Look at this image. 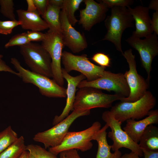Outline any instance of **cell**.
Returning a JSON list of instances; mask_svg holds the SVG:
<instances>
[{
  "instance_id": "cell-38",
  "label": "cell",
  "mask_w": 158,
  "mask_h": 158,
  "mask_svg": "<svg viewBox=\"0 0 158 158\" xmlns=\"http://www.w3.org/2000/svg\"><path fill=\"white\" fill-rule=\"evenodd\" d=\"M26 1L28 5V9L27 10V11L39 13L34 4L33 0H27Z\"/></svg>"
},
{
  "instance_id": "cell-3",
  "label": "cell",
  "mask_w": 158,
  "mask_h": 158,
  "mask_svg": "<svg viewBox=\"0 0 158 158\" xmlns=\"http://www.w3.org/2000/svg\"><path fill=\"white\" fill-rule=\"evenodd\" d=\"M156 100L147 90L140 99L133 102H120L111 107L110 111L122 123L130 119H139L147 116L155 105Z\"/></svg>"
},
{
  "instance_id": "cell-33",
  "label": "cell",
  "mask_w": 158,
  "mask_h": 158,
  "mask_svg": "<svg viewBox=\"0 0 158 158\" xmlns=\"http://www.w3.org/2000/svg\"><path fill=\"white\" fill-rule=\"evenodd\" d=\"M38 12L42 17L43 16L48 4V0H33Z\"/></svg>"
},
{
  "instance_id": "cell-4",
  "label": "cell",
  "mask_w": 158,
  "mask_h": 158,
  "mask_svg": "<svg viewBox=\"0 0 158 158\" xmlns=\"http://www.w3.org/2000/svg\"><path fill=\"white\" fill-rule=\"evenodd\" d=\"M124 97L116 94H106L94 87H81L76 92L73 109L85 111L96 108H109L112 107L114 102Z\"/></svg>"
},
{
  "instance_id": "cell-15",
  "label": "cell",
  "mask_w": 158,
  "mask_h": 158,
  "mask_svg": "<svg viewBox=\"0 0 158 158\" xmlns=\"http://www.w3.org/2000/svg\"><path fill=\"white\" fill-rule=\"evenodd\" d=\"M85 8L80 10L78 24L85 30L89 31L92 27L106 18L109 8L104 4L94 0H84Z\"/></svg>"
},
{
  "instance_id": "cell-43",
  "label": "cell",
  "mask_w": 158,
  "mask_h": 158,
  "mask_svg": "<svg viewBox=\"0 0 158 158\" xmlns=\"http://www.w3.org/2000/svg\"><path fill=\"white\" fill-rule=\"evenodd\" d=\"M28 158H36L29 152Z\"/></svg>"
},
{
  "instance_id": "cell-32",
  "label": "cell",
  "mask_w": 158,
  "mask_h": 158,
  "mask_svg": "<svg viewBox=\"0 0 158 158\" xmlns=\"http://www.w3.org/2000/svg\"><path fill=\"white\" fill-rule=\"evenodd\" d=\"M26 34L28 37L30 42L42 41L45 36V33L38 31H28Z\"/></svg>"
},
{
  "instance_id": "cell-44",
  "label": "cell",
  "mask_w": 158,
  "mask_h": 158,
  "mask_svg": "<svg viewBox=\"0 0 158 158\" xmlns=\"http://www.w3.org/2000/svg\"><path fill=\"white\" fill-rule=\"evenodd\" d=\"M3 55L2 54H0V59H2V58L3 57Z\"/></svg>"
},
{
  "instance_id": "cell-16",
  "label": "cell",
  "mask_w": 158,
  "mask_h": 158,
  "mask_svg": "<svg viewBox=\"0 0 158 158\" xmlns=\"http://www.w3.org/2000/svg\"><path fill=\"white\" fill-rule=\"evenodd\" d=\"M62 72L63 77L67 83L66 103L61 114L59 116H55L52 123L53 125L61 122L69 115L71 111L73 110L77 87L80 82L86 78L81 74L75 76H72L66 71L63 68H62Z\"/></svg>"
},
{
  "instance_id": "cell-2",
  "label": "cell",
  "mask_w": 158,
  "mask_h": 158,
  "mask_svg": "<svg viewBox=\"0 0 158 158\" xmlns=\"http://www.w3.org/2000/svg\"><path fill=\"white\" fill-rule=\"evenodd\" d=\"M11 63L17 71L18 76L22 78L23 81L37 87L42 95L49 97H66V89L58 85L53 79L25 69L16 58H11Z\"/></svg>"
},
{
  "instance_id": "cell-39",
  "label": "cell",
  "mask_w": 158,
  "mask_h": 158,
  "mask_svg": "<svg viewBox=\"0 0 158 158\" xmlns=\"http://www.w3.org/2000/svg\"><path fill=\"white\" fill-rule=\"evenodd\" d=\"M49 3L58 7L61 9L63 7L64 0H49Z\"/></svg>"
},
{
  "instance_id": "cell-21",
  "label": "cell",
  "mask_w": 158,
  "mask_h": 158,
  "mask_svg": "<svg viewBox=\"0 0 158 158\" xmlns=\"http://www.w3.org/2000/svg\"><path fill=\"white\" fill-rule=\"evenodd\" d=\"M138 144L141 149L158 151V128L153 124L148 126L142 135Z\"/></svg>"
},
{
  "instance_id": "cell-35",
  "label": "cell",
  "mask_w": 158,
  "mask_h": 158,
  "mask_svg": "<svg viewBox=\"0 0 158 158\" xmlns=\"http://www.w3.org/2000/svg\"><path fill=\"white\" fill-rule=\"evenodd\" d=\"M151 28L153 32L158 35V11H155L152 15L151 20Z\"/></svg>"
},
{
  "instance_id": "cell-18",
  "label": "cell",
  "mask_w": 158,
  "mask_h": 158,
  "mask_svg": "<svg viewBox=\"0 0 158 158\" xmlns=\"http://www.w3.org/2000/svg\"><path fill=\"white\" fill-rule=\"evenodd\" d=\"M126 124L123 130L131 139L138 143L140 139L146 128L149 125L158 123V110H150L147 116L138 121L130 119L126 121Z\"/></svg>"
},
{
  "instance_id": "cell-8",
  "label": "cell",
  "mask_w": 158,
  "mask_h": 158,
  "mask_svg": "<svg viewBox=\"0 0 158 158\" xmlns=\"http://www.w3.org/2000/svg\"><path fill=\"white\" fill-rule=\"evenodd\" d=\"M122 55L128 63L129 69L123 74L130 89L129 96L120 101L133 102L141 98L147 91L149 83L138 73L135 56L130 49L125 51Z\"/></svg>"
},
{
  "instance_id": "cell-22",
  "label": "cell",
  "mask_w": 158,
  "mask_h": 158,
  "mask_svg": "<svg viewBox=\"0 0 158 158\" xmlns=\"http://www.w3.org/2000/svg\"><path fill=\"white\" fill-rule=\"evenodd\" d=\"M61 8L49 3L42 17L47 24L49 30L61 33L60 13Z\"/></svg>"
},
{
  "instance_id": "cell-24",
  "label": "cell",
  "mask_w": 158,
  "mask_h": 158,
  "mask_svg": "<svg viewBox=\"0 0 158 158\" xmlns=\"http://www.w3.org/2000/svg\"><path fill=\"white\" fill-rule=\"evenodd\" d=\"M18 138V134L11 126L0 132V153L14 143Z\"/></svg>"
},
{
  "instance_id": "cell-14",
  "label": "cell",
  "mask_w": 158,
  "mask_h": 158,
  "mask_svg": "<svg viewBox=\"0 0 158 158\" xmlns=\"http://www.w3.org/2000/svg\"><path fill=\"white\" fill-rule=\"evenodd\" d=\"M61 34L64 46L73 53H79L86 49L87 43L83 34L76 30L67 19L63 8L60 13Z\"/></svg>"
},
{
  "instance_id": "cell-37",
  "label": "cell",
  "mask_w": 158,
  "mask_h": 158,
  "mask_svg": "<svg viewBox=\"0 0 158 158\" xmlns=\"http://www.w3.org/2000/svg\"><path fill=\"white\" fill-rule=\"evenodd\" d=\"M144 158H158V151H152L142 149Z\"/></svg>"
},
{
  "instance_id": "cell-34",
  "label": "cell",
  "mask_w": 158,
  "mask_h": 158,
  "mask_svg": "<svg viewBox=\"0 0 158 158\" xmlns=\"http://www.w3.org/2000/svg\"><path fill=\"white\" fill-rule=\"evenodd\" d=\"M59 154V158H81L77 150L75 149L64 151Z\"/></svg>"
},
{
  "instance_id": "cell-19",
  "label": "cell",
  "mask_w": 158,
  "mask_h": 158,
  "mask_svg": "<svg viewBox=\"0 0 158 158\" xmlns=\"http://www.w3.org/2000/svg\"><path fill=\"white\" fill-rule=\"evenodd\" d=\"M16 13L21 23L20 25L24 30L40 32L49 29L47 24L38 13L22 9L17 10Z\"/></svg>"
},
{
  "instance_id": "cell-31",
  "label": "cell",
  "mask_w": 158,
  "mask_h": 158,
  "mask_svg": "<svg viewBox=\"0 0 158 158\" xmlns=\"http://www.w3.org/2000/svg\"><path fill=\"white\" fill-rule=\"evenodd\" d=\"M97 1L104 4L108 8L116 6L126 7L132 5L134 2L133 0H101Z\"/></svg>"
},
{
  "instance_id": "cell-36",
  "label": "cell",
  "mask_w": 158,
  "mask_h": 158,
  "mask_svg": "<svg viewBox=\"0 0 158 158\" xmlns=\"http://www.w3.org/2000/svg\"><path fill=\"white\" fill-rule=\"evenodd\" d=\"M4 71L9 72L13 74L18 76V74L13 70L2 59H0V72Z\"/></svg>"
},
{
  "instance_id": "cell-27",
  "label": "cell",
  "mask_w": 158,
  "mask_h": 158,
  "mask_svg": "<svg viewBox=\"0 0 158 158\" xmlns=\"http://www.w3.org/2000/svg\"><path fill=\"white\" fill-rule=\"evenodd\" d=\"M0 12L10 20H16L14 13V3L12 0H0Z\"/></svg>"
},
{
  "instance_id": "cell-23",
  "label": "cell",
  "mask_w": 158,
  "mask_h": 158,
  "mask_svg": "<svg viewBox=\"0 0 158 158\" xmlns=\"http://www.w3.org/2000/svg\"><path fill=\"white\" fill-rule=\"evenodd\" d=\"M23 137L21 136L11 145L0 153V158H19L26 150Z\"/></svg>"
},
{
  "instance_id": "cell-7",
  "label": "cell",
  "mask_w": 158,
  "mask_h": 158,
  "mask_svg": "<svg viewBox=\"0 0 158 158\" xmlns=\"http://www.w3.org/2000/svg\"><path fill=\"white\" fill-rule=\"evenodd\" d=\"M100 123L95 122L89 128L78 132L68 131L61 142L58 145L49 148V151L56 155L61 152L72 149L84 152L92 147V137L101 128Z\"/></svg>"
},
{
  "instance_id": "cell-5",
  "label": "cell",
  "mask_w": 158,
  "mask_h": 158,
  "mask_svg": "<svg viewBox=\"0 0 158 158\" xmlns=\"http://www.w3.org/2000/svg\"><path fill=\"white\" fill-rule=\"evenodd\" d=\"M19 48L20 54L31 71L52 78L51 58L41 44L31 42Z\"/></svg>"
},
{
  "instance_id": "cell-10",
  "label": "cell",
  "mask_w": 158,
  "mask_h": 158,
  "mask_svg": "<svg viewBox=\"0 0 158 158\" xmlns=\"http://www.w3.org/2000/svg\"><path fill=\"white\" fill-rule=\"evenodd\" d=\"M41 45L49 54L51 59L53 79L59 85L63 87L64 79L61 66L62 50L64 46L61 33L48 30L45 33Z\"/></svg>"
},
{
  "instance_id": "cell-25",
  "label": "cell",
  "mask_w": 158,
  "mask_h": 158,
  "mask_svg": "<svg viewBox=\"0 0 158 158\" xmlns=\"http://www.w3.org/2000/svg\"><path fill=\"white\" fill-rule=\"evenodd\" d=\"M83 1V0H64L63 8L65 10L68 21L73 27L78 22L75 16V12Z\"/></svg>"
},
{
  "instance_id": "cell-17",
  "label": "cell",
  "mask_w": 158,
  "mask_h": 158,
  "mask_svg": "<svg viewBox=\"0 0 158 158\" xmlns=\"http://www.w3.org/2000/svg\"><path fill=\"white\" fill-rule=\"evenodd\" d=\"M127 7L135 22V30L132 35L140 38L153 33L151 25V19L148 7L141 5L133 8L130 6Z\"/></svg>"
},
{
  "instance_id": "cell-26",
  "label": "cell",
  "mask_w": 158,
  "mask_h": 158,
  "mask_svg": "<svg viewBox=\"0 0 158 158\" xmlns=\"http://www.w3.org/2000/svg\"><path fill=\"white\" fill-rule=\"evenodd\" d=\"M26 150L36 158H58L51 152L37 145H28L26 146Z\"/></svg>"
},
{
  "instance_id": "cell-40",
  "label": "cell",
  "mask_w": 158,
  "mask_h": 158,
  "mask_svg": "<svg viewBox=\"0 0 158 158\" xmlns=\"http://www.w3.org/2000/svg\"><path fill=\"white\" fill-rule=\"evenodd\" d=\"M147 7L149 10H153L155 11H158V0H152L151 1Z\"/></svg>"
},
{
  "instance_id": "cell-41",
  "label": "cell",
  "mask_w": 158,
  "mask_h": 158,
  "mask_svg": "<svg viewBox=\"0 0 158 158\" xmlns=\"http://www.w3.org/2000/svg\"><path fill=\"white\" fill-rule=\"evenodd\" d=\"M120 158H140L137 153L131 151L129 153H126L121 156Z\"/></svg>"
},
{
  "instance_id": "cell-1",
  "label": "cell",
  "mask_w": 158,
  "mask_h": 158,
  "mask_svg": "<svg viewBox=\"0 0 158 158\" xmlns=\"http://www.w3.org/2000/svg\"><path fill=\"white\" fill-rule=\"evenodd\" d=\"M111 9V15L105 20L107 32L102 40L111 42L123 55L121 44L122 35L126 29L134 27V20L126 7H113Z\"/></svg>"
},
{
  "instance_id": "cell-20",
  "label": "cell",
  "mask_w": 158,
  "mask_h": 158,
  "mask_svg": "<svg viewBox=\"0 0 158 158\" xmlns=\"http://www.w3.org/2000/svg\"><path fill=\"white\" fill-rule=\"evenodd\" d=\"M109 128L106 124L96 133L92 137V140H96L98 144L97 151L95 158H120L121 153L119 150L111 151V145L108 144L107 136L106 130Z\"/></svg>"
},
{
  "instance_id": "cell-11",
  "label": "cell",
  "mask_w": 158,
  "mask_h": 158,
  "mask_svg": "<svg viewBox=\"0 0 158 158\" xmlns=\"http://www.w3.org/2000/svg\"><path fill=\"white\" fill-rule=\"evenodd\" d=\"M102 120L109 127L111 131L108 136L113 141L111 149L113 151L119 150L124 147L135 152L140 157L143 155V153L138 143L133 141L121 127L122 123L116 119L110 111H106L102 113Z\"/></svg>"
},
{
  "instance_id": "cell-29",
  "label": "cell",
  "mask_w": 158,
  "mask_h": 158,
  "mask_svg": "<svg viewBox=\"0 0 158 158\" xmlns=\"http://www.w3.org/2000/svg\"><path fill=\"white\" fill-rule=\"evenodd\" d=\"M21 24L20 22L18 20H0V34L4 35L10 34L14 28Z\"/></svg>"
},
{
  "instance_id": "cell-13",
  "label": "cell",
  "mask_w": 158,
  "mask_h": 158,
  "mask_svg": "<svg viewBox=\"0 0 158 158\" xmlns=\"http://www.w3.org/2000/svg\"><path fill=\"white\" fill-rule=\"evenodd\" d=\"M88 87L103 90L109 92L113 91L115 94L126 97L130 94V89L123 73H114L105 71L99 78L89 81L82 80L77 87Z\"/></svg>"
},
{
  "instance_id": "cell-9",
  "label": "cell",
  "mask_w": 158,
  "mask_h": 158,
  "mask_svg": "<svg viewBox=\"0 0 158 158\" xmlns=\"http://www.w3.org/2000/svg\"><path fill=\"white\" fill-rule=\"evenodd\" d=\"M64 69L69 73L75 71L83 75L88 81H91L100 77L105 71V67L92 63L86 54L75 55L71 52L64 51L61 57Z\"/></svg>"
},
{
  "instance_id": "cell-28",
  "label": "cell",
  "mask_w": 158,
  "mask_h": 158,
  "mask_svg": "<svg viewBox=\"0 0 158 158\" xmlns=\"http://www.w3.org/2000/svg\"><path fill=\"white\" fill-rule=\"evenodd\" d=\"M31 42L29 40L26 32L17 34L13 36L4 45L6 48L14 46L23 45Z\"/></svg>"
},
{
  "instance_id": "cell-12",
  "label": "cell",
  "mask_w": 158,
  "mask_h": 158,
  "mask_svg": "<svg viewBox=\"0 0 158 158\" xmlns=\"http://www.w3.org/2000/svg\"><path fill=\"white\" fill-rule=\"evenodd\" d=\"M126 41L138 52L142 65L147 73L146 80L149 83L152 62L158 54L157 35L154 32L141 39L132 35Z\"/></svg>"
},
{
  "instance_id": "cell-30",
  "label": "cell",
  "mask_w": 158,
  "mask_h": 158,
  "mask_svg": "<svg viewBox=\"0 0 158 158\" xmlns=\"http://www.w3.org/2000/svg\"><path fill=\"white\" fill-rule=\"evenodd\" d=\"M92 60L100 66L105 67L110 66L111 59L108 55L102 52H97L94 54Z\"/></svg>"
},
{
  "instance_id": "cell-42",
  "label": "cell",
  "mask_w": 158,
  "mask_h": 158,
  "mask_svg": "<svg viewBox=\"0 0 158 158\" xmlns=\"http://www.w3.org/2000/svg\"><path fill=\"white\" fill-rule=\"evenodd\" d=\"M29 152L26 150L22 154L19 158H28Z\"/></svg>"
},
{
  "instance_id": "cell-6",
  "label": "cell",
  "mask_w": 158,
  "mask_h": 158,
  "mask_svg": "<svg viewBox=\"0 0 158 158\" xmlns=\"http://www.w3.org/2000/svg\"><path fill=\"white\" fill-rule=\"evenodd\" d=\"M90 113V110L82 111L73 110L65 118L51 128L36 133L33 140L44 144L46 149L58 146L62 142L74 121L78 118L88 115Z\"/></svg>"
}]
</instances>
